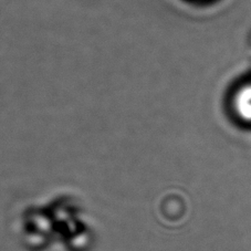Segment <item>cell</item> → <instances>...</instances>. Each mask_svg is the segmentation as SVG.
I'll return each instance as SVG.
<instances>
[{"instance_id":"1","label":"cell","mask_w":251,"mask_h":251,"mask_svg":"<svg viewBox=\"0 0 251 251\" xmlns=\"http://www.w3.org/2000/svg\"><path fill=\"white\" fill-rule=\"evenodd\" d=\"M233 104L237 115L246 122L251 123V83L238 91Z\"/></svg>"}]
</instances>
